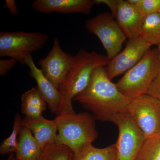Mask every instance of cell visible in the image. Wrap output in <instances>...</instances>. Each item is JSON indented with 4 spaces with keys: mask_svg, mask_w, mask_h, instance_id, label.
<instances>
[{
    "mask_svg": "<svg viewBox=\"0 0 160 160\" xmlns=\"http://www.w3.org/2000/svg\"><path fill=\"white\" fill-rule=\"evenodd\" d=\"M23 125L31 131L42 149L55 142L58 127L55 119H46L43 116L37 118L25 117L23 119Z\"/></svg>",
    "mask_w": 160,
    "mask_h": 160,
    "instance_id": "obj_14",
    "label": "cell"
},
{
    "mask_svg": "<svg viewBox=\"0 0 160 160\" xmlns=\"http://www.w3.org/2000/svg\"><path fill=\"white\" fill-rule=\"evenodd\" d=\"M5 6L12 15H17L18 13V8L14 0H6Z\"/></svg>",
    "mask_w": 160,
    "mask_h": 160,
    "instance_id": "obj_26",
    "label": "cell"
},
{
    "mask_svg": "<svg viewBox=\"0 0 160 160\" xmlns=\"http://www.w3.org/2000/svg\"><path fill=\"white\" fill-rule=\"evenodd\" d=\"M95 5L94 0H35L32 7L35 11L45 14L88 15Z\"/></svg>",
    "mask_w": 160,
    "mask_h": 160,
    "instance_id": "obj_11",
    "label": "cell"
},
{
    "mask_svg": "<svg viewBox=\"0 0 160 160\" xmlns=\"http://www.w3.org/2000/svg\"><path fill=\"white\" fill-rule=\"evenodd\" d=\"M23 127V119L19 113H17L15 116L13 128L11 133L1 143L0 154L5 155L12 152L16 153L18 150V138Z\"/></svg>",
    "mask_w": 160,
    "mask_h": 160,
    "instance_id": "obj_19",
    "label": "cell"
},
{
    "mask_svg": "<svg viewBox=\"0 0 160 160\" xmlns=\"http://www.w3.org/2000/svg\"><path fill=\"white\" fill-rule=\"evenodd\" d=\"M135 160H160V134L146 139Z\"/></svg>",
    "mask_w": 160,
    "mask_h": 160,
    "instance_id": "obj_21",
    "label": "cell"
},
{
    "mask_svg": "<svg viewBox=\"0 0 160 160\" xmlns=\"http://www.w3.org/2000/svg\"><path fill=\"white\" fill-rule=\"evenodd\" d=\"M147 94L160 100V69L149 86Z\"/></svg>",
    "mask_w": 160,
    "mask_h": 160,
    "instance_id": "obj_23",
    "label": "cell"
},
{
    "mask_svg": "<svg viewBox=\"0 0 160 160\" xmlns=\"http://www.w3.org/2000/svg\"><path fill=\"white\" fill-rule=\"evenodd\" d=\"M74 153L70 148L55 142L43 149L39 160H73Z\"/></svg>",
    "mask_w": 160,
    "mask_h": 160,
    "instance_id": "obj_20",
    "label": "cell"
},
{
    "mask_svg": "<svg viewBox=\"0 0 160 160\" xmlns=\"http://www.w3.org/2000/svg\"><path fill=\"white\" fill-rule=\"evenodd\" d=\"M127 112L146 139L160 134V100L146 94L131 100Z\"/></svg>",
    "mask_w": 160,
    "mask_h": 160,
    "instance_id": "obj_8",
    "label": "cell"
},
{
    "mask_svg": "<svg viewBox=\"0 0 160 160\" xmlns=\"http://www.w3.org/2000/svg\"><path fill=\"white\" fill-rule=\"evenodd\" d=\"M85 26L99 39L109 61L119 53L126 38L111 13H100L87 20Z\"/></svg>",
    "mask_w": 160,
    "mask_h": 160,
    "instance_id": "obj_7",
    "label": "cell"
},
{
    "mask_svg": "<svg viewBox=\"0 0 160 160\" xmlns=\"http://www.w3.org/2000/svg\"><path fill=\"white\" fill-rule=\"evenodd\" d=\"M49 39L48 34L41 32H1L0 57L11 58L26 65V57L42 49Z\"/></svg>",
    "mask_w": 160,
    "mask_h": 160,
    "instance_id": "obj_5",
    "label": "cell"
},
{
    "mask_svg": "<svg viewBox=\"0 0 160 160\" xmlns=\"http://www.w3.org/2000/svg\"><path fill=\"white\" fill-rule=\"evenodd\" d=\"M114 18L126 38L140 36L144 18L127 1L119 0Z\"/></svg>",
    "mask_w": 160,
    "mask_h": 160,
    "instance_id": "obj_13",
    "label": "cell"
},
{
    "mask_svg": "<svg viewBox=\"0 0 160 160\" xmlns=\"http://www.w3.org/2000/svg\"><path fill=\"white\" fill-rule=\"evenodd\" d=\"M115 157V144L103 148H96L91 144L75 153L73 160H114Z\"/></svg>",
    "mask_w": 160,
    "mask_h": 160,
    "instance_id": "obj_18",
    "label": "cell"
},
{
    "mask_svg": "<svg viewBox=\"0 0 160 160\" xmlns=\"http://www.w3.org/2000/svg\"><path fill=\"white\" fill-rule=\"evenodd\" d=\"M18 62L11 58L0 60V75L5 76L15 66Z\"/></svg>",
    "mask_w": 160,
    "mask_h": 160,
    "instance_id": "obj_24",
    "label": "cell"
},
{
    "mask_svg": "<svg viewBox=\"0 0 160 160\" xmlns=\"http://www.w3.org/2000/svg\"><path fill=\"white\" fill-rule=\"evenodd\" d=\"M111 81L106 67H98L93 72L89 85L73 101L92 112L96 120L111 122L117 115L127 112L131 101Z\"/></svg>",
    "mask_w": 160,
    "mask_h": 160,
    "instance_id": "obj_1",
    "label": "cell"
},
{
    "mask_svg": "<svg viewBox=\"0 0 160 160\" xmlns=\"http://www.w3.org/2000/svg\"><path fill=\"white\" fill-rule=\"evenodd\" d=\"M109 60L107 55L96 51L89 52L81 49L74 55L72 68L60 86L62 97L57 115L73 113L72 102L89 85L93 72L98 67H106Z\"/></svg>",
    "mask_w": 160,
    "mask_h": 160,
    "instance_id": "obj_2",
    "label": "cell"
},
{
    "mask_svg": "<svg viewBox=\"0 0 160 160\" xmlns=\"http://www.w3.org/2000/svg\"><path fill=\"white\" fill-rule=\"evenodd\" d=\"M22 112L25 117L37 118L42 116L47 104L36 88H32L25 92L21 98Z\"/></svg>",
    "mask_w": 160,
    "mask_h": 160,
    "instance_id": "obj_16",
    "label": "cell"
},
{
    "mask_svg": "<svg viewBox=\"0 0 160 160\" xmlns=\"http://www.w3.org/2000/svg\"><path fill=\"white\" fill-rule=\"evenodd\" d=\"M7 160H17L15 156L13 154H11L9 156Z\"/></svg>",
    "mask_w": 160,
    "mask_h": 160,
    "instance_id": "obj_27",
    "label": "cell"
},
{
    "mask_svg": "<svg viewBox=\"0 0 160 160\" xmlns=\"http://www.w3.org/2000/svg\"><path fill=\"white\" fill-rule=\"evenodd\" d=\"M160 69V57L158 48L150 49L116 84L123 95L129 99H133L147 94Z\"/></svg>",
    "mask_w": 160,
    "mask_h": 160,
    "instance_id": "obj_4",
    "label": "cell"
},
{
    "mask_svg": "<svg viewBox=\"0 0 160 160\" xmlns=\"http://www.w3.org/2000/svg\"><path fill=\"white\" fill-rule=\"evenodd\" d=\"M43 149L35 139L31 131L23 126L18 138L17 160H39Z\"/></svg>",
    "mask_w": 160,
    "mask_h": 160,
    "instance_id": "obj_15",
    "label": "cell"
},
{
    "mask_svg": "<svg viewBox=\"0 0 160 160\" xmlns=\"http://www.w3.org/2000/svg\"><path fill=\"white\" fill-rule=\"evenodd\" d=\"M140 36L151 46L160 45V14L158 12L143 18Z\"/></svg>",
    "mask_w": 160,
    "mask_h": 160,
    "instance_id": "obj_17",
    "label": "cell"
},
{
    "mask_svg": "<svg viewBox=\"0 0 160 160\" xmlns=\"http://www.w3.org/2000/svg\"><path fill=\"white\" fill-rule=\"evenodd\" d=\"M111 122L118 126V136L114 160H135L146 138L127 112L116 115Z\"/></svg>",
    "mask_w": 160,
    "mask_h": 160,
    "instance_id": "obj_6",
    "label": "cell"
},
{
    "mask_svg": "<svg viewBox=\"0 0 160 160\" xmlns=\"http://www.w3.org/2000/svg\"><path fill=\"white\" fill-rule=\"evenodd\" d=\"M143 18L154 12L160 8V0H127Z\"/></svg>",
    "mask_w": 160,
    "mask_h": 160,
    "instance_id": "obj_22",
    "label": "cell"
},
{
    "mask_svg": "<svg viewBox=\"0 0 160 160\" xmlns=\"http://www.w3.org/2000/svg\"><path fill=\"white\" fill-rule=\"evenodd\" d=\"M158 12L159 13V14H160V8L159 9V10H158Z\"/></svg>",
    "mask_w": 160,
    "mask_h": 160,
    "instance_id": "obj_29",
    "label": "cell"
},
{
    "mask_svg": "<svg viewBox=\"0 0 160 160\" xmlns=\"http://www.w3.org/2000/svg\"><path fill=\"white\" fill-rule=\"evenodd\" d=\"M151 46L140 36L129 40L124 50L109 61L106 66L108 77L112 80L125 74L142 59Z\"/></svg>",
    "mask_w": 160,
    "mask_h": 160,
    "instance_id": "obj_10",
    "label": "cell"
},
{
    "mask_svg": "<svg viewBox=\"0 0 160 160\" xmlns=\"http://www.w3.org/2000/svg\"><path fill=\"white\" fill-rule=\"evenodd\" d=\"M55 120L58 127L55 143L67 146L74 154L92 144L98 137L96 119L88 112L58 115Z\"/></svg>",
    "mask_w": 160,
    "mask_h": 160,
    "instance_id": "obj_3",
    "label": "cell"
},
{
    "mask_svg": "<svg viewBox=\"0 0 160 160\" xmlns=\"http://www.w3.org/2000/svg\"><path fill=\"white\" fill-rule=\"evenodd\" d=\"M74 55L63 50L58 38L53 40V46L47 56L39 62V65L47 78L58 89L72 68Z\"/></svg>",
    "mask_w": 160,
    "mask_h": 160,
    "instance_id": "obj_9",
    "label": "cell"
},
{
    "mask_svg": "<svg viewBox=\"0 0 160 160\" xmlns=\"http://www.w3.org/2000/svg\"><path fill=\"white\" fill-rule=\"evenodd\" d=\"M26 65L29 68V76L35 80L36 88L46 101L52 113L57 114L62 101L59 90L36 66L31 55L26 57Z\"/></svg>",
    "mask_w": 160,
    "mask_h": 160,
    "instance_id": "obj_12",
    "label": "cell"
},
{
    "mask_svg": "<svg viewBox=\"0 0 160 160\" xmlns=\"http://www.w3.org/2000/svg\"><path fill=\"white\" fill-rule=\"evenodd\" d=\"M158 50L159 53V56L160 57V44L158 46Z\"/></svg>",
    "mask_w": 160,
    "mask_h": 160,
    "instance_id": "obj_28",
    "label": "cell"
},
{
    "mask_svg": "<svg viewBox=\"0 0 160 160\" xmlns=\"http://www.w3.org/2000/svg\"><path fill=\"white\" fill-rule=\"evenodd\" d=\"M95 5L104 4L109 7L111 11V14L114 18L117 9L119 0H94Z\"/></svg>",
    "mask_w": 160,
    "mask_h": 160,
    "instance_id": "obj_25",
    "label": "cell"
}]
</instances>
